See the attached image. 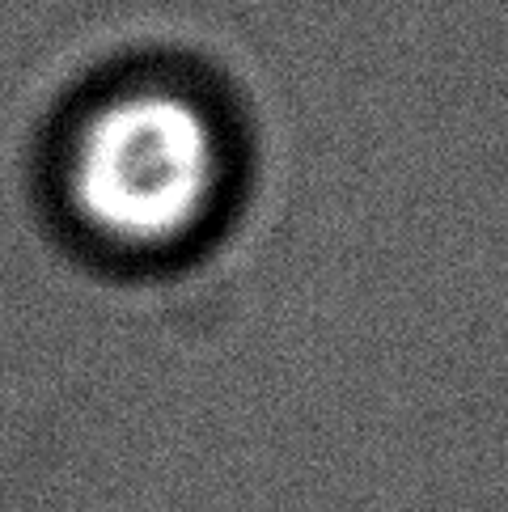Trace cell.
<instances>
[{"label": "cell", "mask_w": 508, "mask_h": 512, "mask_svg": "<svg viewBox=\"0 0 508 512\" xmlns=\"http://www.w3.org/2000/svg\"><path fill=\"white\" fill-rule=\"evenodd\" d=\"M225 182V140L187 89L144 81L106 94L68 140L72 216L119 250H166L208 221Z\"/></svg>", "instance_id": "cell-1"}]
</instances>
